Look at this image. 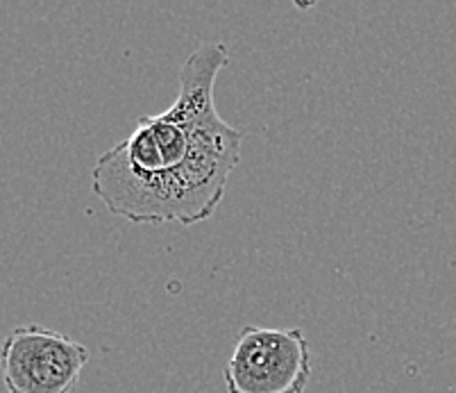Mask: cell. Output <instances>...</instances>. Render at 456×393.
Wrapping results in <instances>:
<instances>
[{
  "mask_svg": "<svg viewBox=\"0 0 456 393\" xmlns=\"http://www.w3.org/2000/svg\"><path fill=\"white\" fill-rule=\"evenodd\" d=\"M227 64L225 44L198 45L182 64L175 102L141 117L127 139L98 157L91 189L107 212L148 225H193L216 212L243 146V132L221 119L214 101Z\"/></svg>",
  "mask_w": 456,
  "mask_h": 393,
  "instance_id": "1",
  "label": "cell"
},
{
  "mask_svg": "<svg viewBox=\"0 0 456 393\" xmlns=\"http://www.w3.org/2000/svg\"><path fill=\"white\" fill-rule=\"evenodd\" d=\"M89 362V348L41 325H19L0 346L7 393H73Z\"/></svg>",
  "mask_w": 456,
  "mask_h": 393,
  "instance_id": "3",
  "label": "cell"
},
{
  "mask_svg": "<svg viewBox=\"0 0 456 393\" xmlns=\"http://www.w3.org/2000/svg\"><path fill=\"white\" fill-rule=\"evenodd\" d=\"M311 378V348L297 328L248 325L223 368L227 393H302Z\"/></svg>",
  "mask_w": 456,
  "mask_h": 393,
  "instance_id": "2",
  "label": "cell"
}]
</instances>
